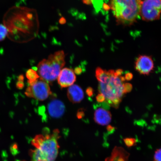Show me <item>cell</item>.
<instances>
[{
    "mask_svg": "<svg viewBox=\"0 0 161 161\" xmlns=\"http://www.w3.org/2000/svg\"><path fill=\"white\" fill-rule=\"evenodd\" d=\"M76 77L74 70L68 68H64L60 72L58 78V83L62 88L73 85Z\"/></svg>",
    "mask_w": 161,
    "mask_h": 161,
    "instance_id": "cell-9",
    "label": "cell"
},
{
    "mask_svg": "<svg viewBox=\"0 0 161 161\" xmlns=\"http://www.w3.org/2000/svg\"><path fill=\"white\" fill-rule=\"evenodd\" d=\"M154 161H161V148L157 150L155 153Z\"/></svg>",
    "mask_w": 161,
    "mask_h": 161,
    "instance_id": "cell-18",
    "label": "cell"
},
{
    "mask_svg": "<svg viewBox=\"0 0 161 161\" xmlns=\"http://www.w3.org/2000/svg\"><path fill=\"white\" fill-rule=\"evenodd\" d=\"M108 75L103 82H99L98 91L103 94L105 101L114 108H118L125 94L123 82L114 70H108Z\"/></svg>",
    "mask_w": 161,
    "mask_h": 161,
    "instance_id": "cell-4",
    "label": "cell"
},
{
    "mask_svg": "<svg viewBox=\"0 0 161 161\" xmlns=\"http://www.w3.org/2000/svg\"><path fill=\"white\" fill-rule=\"evenodd\" d=\"M25 161V160H17V161Z\"/></svg>",
    "mask_w": 161,
    "mask_h": 161,
    "instance_id": "cell-28",
    "label": "cell"
},
{
    "mask_svg": "<svg viewBox=\"0 0 161 161\" xmlns=\"http://www.w3.org/2000/svg\"><path fill=\"white\" fill-rule=\"evenodd\" d=\"M161 15V0H144L142 1L140 16L147 22L159 19Z\"/></svg>",
    "mask_w": 161,
    "mask_h": 161,
    "instance_id": "cell-7",
    "label": "cell"
},
{
    "mask_svg": "<svg viewBox=\"0 0 161 161\" xmlns=\"http://www.w3.org/2000/svg\"><path fill=\"white\" fill-rule=\"evenodd\" d=\"M59 131H53L51 134H39L31 142L34 150H30V155L32 161H56L60 147L58 140Z\"/></svg>",
    "mask_w": 161,
    "mask_h": 161,
    "instance_id": "cell-2",
    "label": "cell"
},
{
    "mask_svg": "<svg viewBox=\"0 0 161 161\" xmlns=\"http://www.w3.org/2000/svg\"><path fill=\"white\" fill-rule=\"evenodd\" d=\"M48 112L50 116L59 118L63 116L65 111V106L60 100L54 99L50 101L48 105Z\"/></svg>",
    "mask_w": 161,
    "mask_h": 161,
    "instance_id": "cell-10",
    "label": "cell"
},
{
    "mask_svg": "<svg viewBox=\"0 0 161 161\" xmlns=\"http://www.w3.org/2000/svg\"><path fill=\"white\" fill-rule=\"evenodd\" d=\"M64 19H61L60 20V23L61 24H64V23H65V19L64 20H63Z\"/></svg>",
    "mask_w": 161,
    "mask_h": 161,
    "instance_id": "cell-27",
    "label": "cell"
},
{
    "mask_svg": "<svg viewBox=\"0 0 161 161\" xmlns=\"http://www.w3.org/2000/svg\"><path fill=\"white\" fill-rule=\"evenodd\" d=\"M86 94L89 96H91L93 95L94 90L91 87H88L86 90Z\"/></svg>",
    "mask_w": 161,
    "mask_h": 161,
    "instance_id": "cell-22",
    "label": "cell"
},
{
    "mask_svg": "<svg viewBox=\"0 0 161 161\" xmlns=\"http://www.w3.org/2000/svg\"><path fill=\"white\" fill-rule=\"evenodd\" d=\"M29 86L26 90L25 94L28 97L44 101L51 95L52 92L48 82L40 78L35 81L28 82Z\"/></svg>",
    "mask_w": 161,
    "mask_h": 161,
    "instance_id": "cell-6",
    "label": "cell"
},
{
    "mask_svg": "<svg viewBox=\"0 0 161 161\" xmlns=\"http://www.w3.org/2000/svg\"><path fill=\"white\" fill-rule=\"evenodd\" d=\"M135 68L141 75H149L154 69L153 60L150 56L140 55L136 60Z\"/></svg>",
    "mask_w": 161,
    "mask_h": 161,
    "instance_id": "cell-8",
    "label": "cell"
},
{
    "mask_svg": "<svg viewBox=\"0 0 161 161\" xmlns=\"http://www.w3.org/2000/svg\"><path fill=\"white\" fill-rule=\"evenodd\" d=\"M124 94H125L131 91L133 86L130 83H124L123 84Z\"/></svg>",
    "mask_w": 161,
    "mask_h": 161,
    "instance_id": "cell-17",
    "label": "cell"
},
{
    "mask_svg": "<svg viewBox=\"0 0 161 161\" xmlns=\"http://www.w3.org/2000/svg\"><path fill=\"white\" fill-rule=\"evenodd\" d=\"M74 71H75L76 74H78V75H79V74L81 73L82 70L80 68L77 67L75 68Z\"/></svg>",
    "mask_w": 161,
    "mask_h": 161,
    "instance_id": "cell-23",
    "label": "cell"
},
{
    "mask_svg": "<svg viewBox=\"0 0 161 161\" xmlns=\"http://www.w3.org/2000/svg\"><path fill=\"white\" fill-rule=\"evenodd\" d=\"M114 127L108 125L107 127V129L108 130H113Z\"/></svg>",
    "mask_w": 161,
    "mask_h": 161,
    "instance_id": "cell-26",
    "label": "cell"
},
{
    "mask_svg": "<svg viewBox=\"0 0 161 161\" xmlns=\"http://www.w3.org/2000/svg\"><path fill=\"white\" fill-rule=\"evenodd\" d=\"M84 3L87 5H90L92 3V0H82Z\"/></svg>",
    "mask_w": 161,
    "mask_h": 161,
    "instance_id": "cell-25",
    "label": "cell"
},
{
    "mask_svg": "<svg viewBox=\"0 0 161 161\" xmlns=\"http://www.w3.org/2000/svg\"><path fill=\"white\" fill-rule=\"evenodd\" d=\"M123 72L122 69H120L116 70L115 71L117 75L119 76H121V75L123 73Z\"/></svg>",
    "mask_w": 161,
    "mask_h": 161,
    "instance_id": "cell-24",
    "label": "cell"
},
{
    "mask_svg": "<svg viewBox=\"0 0 161 161\" xmlns=\"http://www.w3.org/2000/svg\"><path fill=\"white\" fill-rule=\"evenodd\" d=\"M124 142L127 146L131 147L134 145L136 140L134 138H127L124 139Z\"/></svg>",
    "mask_w": 161,
    "mask_h": 161,
    "instance_id": "cell-16",
    "label": "cell"
},
{
    "mask_svg": "<svg viewBox=\"0 0 161 161\" xmlns=\"http://www.w3.org/2000/svg\"><path fill=\"white\" fill-rule=\"evenodd\" d=\"M124 77L125 78V80L130 81V80H132L133 78V75L132 74L130 73V72H128V73L125 74Z\"/></svg>",
    "mask_w": 161,
    "mask_h": 161,
    "instance_id": "cell-21",
    "label": "cell"
},
{
    "mask_svg": "<svg viewBox=\"0 0 161 161\" xmlns=\"http://www.w3.org/2000/svg\"><path fill=\"white\" fill-rule=\"evenodd\" d=\"M65 58L64 51H59L50 55L47 59L41 60L37 69L40 78L49 83L55 81L65 65Z\"/></svg>",
    "mask_w": 161,
    "mask_h": 161,
    "instance_id": "cell-5",
    "label": "cell"
},
{
    "mask_svg": "<svg viewBox=\"0 0 161 161\" xmlns=\"http://www.w3.org/2000/svg\"><path fill=\"white\" fill-rule=\"evenodd\" d=\"M26 76L28 79V82L35 81L40 78L37 72L35 70L32 69L27 70L26 73Z\"/></svg>",
    "mask_w": 161,
    "mask_h": 161,
    "instance_id": "cell-14",
    "label": "cell"
},
{
    "mask_svg": "<svg viewBox=\"0 0 161 161\" xmlns=\"http://www.w3.org/2000/svg\"><path fill=\"white\" fill-rule=\"evenodd\" d=\"M25 86L24 83V80H18V81L16 83V87L19 90L23 89Z\"/></svg>",
    "mask_w": 161,
    "mask_h": 161,
    "instance_id": "cell-20",
    "label": "cell"
},
{
    "mask_svg": "<svg viewBox=\"0 0 161 161\" xmlns=\"http://www.w3.org/2000/svg\"><path fill=\"white\" fill-rule=\"evenodd\" d=\"M96 100L98 103H102L105 101V98L101 93L98 94L96 96Z\"/></svg>",
    "mask_w": 161,
    "mask_h": 161,
    "instance_id": "cell-19",
    "label": "cell"
},
{
    "mask_svg": "<svg viewBox=\"0 0 161 161\" xmlns=\"http://www.w3.org/2000/svg\"><path fill=\"white\" fill-rule=\"evenodd\" d=\"M112 118L111 113L103 108H98L94 112V120L99 125H108L111 122Z\"/></svg>",
    "mask_w": 161,
    "mask_h": 161,
    "instance_id": "cell-11",
    "label": "cell"
},
{
    "mask_svg": "<svg viewBox=\"0 0 161 161\" xmlns=\"http://www.w3.org/2000/svg\"><path fill=\"white\" fill-rule=\"evenodd\" d=\"M67 96L70 102L74 103H79L83 99L84 93L79 86L73 84L68 88Z\"/></svg>",
    "mask_w": 161,
    "mask_h": 161,
    "instance_id": "cell-12",
    "label": "cell"
},
{
    "mask_svg": "<svg viewBox=\"0 0 161 161\" xmlns=\"http://www.w3.org/2000/svg\"><path fill=\"white\" fill-rule=\"evenodd\" d=\"M7 28L3 25L0 24V42L3 41L8 36Z\"/></svg>",
    "mask_w": 161,
    "mask_h": 161,
    "instance_id": "cell-15",
    "label": "cell"
},
{
    "mask_svg": "<svg viewBox=\"0 0 161 161\" xmlns=\"http://www.w3.org/2000/svg\"><path fill=\"white\" fill-rule=\"evenodd\" d=\"M142 0H109L104 9L111 10L117 24L124 26L134 25L140 16Z\"/></svg>",
    "mask_w": 161,
    "mask_h": 161,
    "instance_id": "cell-3",
    "label": "cell"
},
{
    "mask_svg": "<svg viewBox=\"0 0 161 161\" xmlns=\"http://www.w3.org/2000/svg\"><path fill=\"white\" fill-rule=\"evenodd\" d=\"M128 157V153L124 149L116 147L112 152L111 156L105 161H127Z\"/></svg>",
    "mask_w": 161,
    "mask_h": 161,
    "instance_id": "cell-13",
    "label": "cell"
},
{
    "mask_svg": "<svg viewBox=\"0 0 161 161\" xmlns=\"http://www.w3.org/2000/svg\"><path fill=\"white\" fill-rule=\"evenodd\" d=\"M33 10L14 7L7 12L3 25L7 28L8 37L12 41L25 42L33 39L37 31V18Z\"/></svg>",
    "mask_w": 161,
    "mask_h": 161,
    "instance_id": "cell-1",
    "label": "cell"
}]
</instances>
